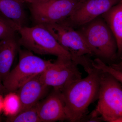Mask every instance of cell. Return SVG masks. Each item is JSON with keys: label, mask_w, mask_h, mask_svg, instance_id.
Segmentation results:
<instances>
[{"label": "cell", "mask_w": 122, "mask_h": 122, "mask_svg": "<svg viewBox=\"0 0 122 122\" xmlns=\"http://www.w3.org/2000/svg\"><path fill=\"white\" fill-rule=\"evenodd\" d=\"M101 73V70L94 67L86 77L72 81L61 90L68 121L81 122L89 106L98 99Z\"/></svg>", "instance_id": "6da1fadb"}, {"label": "cell", "mask_w": 122, "mask_h": 122, "mask_svg": "<svg viewBox=\"0 0 122 122\" xmlns=\"http://www.w3.org/2000/svg\"><path fill=\"white\" fill-rule=\"evenodd\" d=\"M95 55L106 63L117 57V42L108 25L100 16L78 28Z\"/></svg>", "instance_id": "7a4b0ae2"}, {"label": "cell", "mask_w": 122, "mask_h": 122, "mask_svg": "<svg viewBox=\"0 0 122 122\" xmlns=\"http://www.w3.org/2000/svg\"><path fill=\"white\" fill-rule=\"evenodd\" d=\"M44 25L60 45L69 52L72 60L81 66L85 71L90 70L91 59L88 56L93 55V54L78 30L62 22Z\"/></svg>", "instance_id": "3957f363"}, {"label": "cell", "mask_w": 122, "mask_h": 122, "mask_svg": "<svg viewBox=\"0 0 122 122\" xmlns=\"http://www.w3.org/2000/svg\"><path fill=\"white\" fill-rule=\"evenodd\" d=\"M98 102L95 110L103 121L122 122V86L111 75L101 70Z\"/></svg>", "instance_id": "277c9868"}, {"label": "cell", "mask_w": 122, "mask_h": 122, "mask_svg": "<svg viewBox=\"0 0 122 122\" xmlns=\"http://www.w3.org/2000/svg\"><path fill=\"white\" fill-rule=\"evenodd\" d=\"M17 32L20 36L18 39L20 46L28 50L38 54L50 55L58 58L71 59L69 52L43 25L23 26Z\"/></svg>", "instance_id": "5b68a950"}, {"label": "cell", "mask_w": 122, "mask_h": 122, "mask_svg": "<svg viewBox=\"0 0 122 122\" xmlns=\"http://www.w3.org/2000/svg\"><path fill=\"white\" fill-rule=\"evenodd\" d=\"M19 61L3 81L8 92H16L23 84L35 76L41 74L52 62L36 56L27 49H19Z\"/></svg>", "instance_id": "8992f818"}, {"label": "cell", "mask_w": 122, "mask_h": 122, "mask_svg": "<svg viewBox=\"0 0 122 122\" xmlns=\"http://www.w3.org/2000/svg\"><path fill=\"white\" fill-rule=\"evenodd\" d=\"M81 0H44L29 4L35 25H46L63 21L72 14Z\"/></svg>", "instance_id": "52a82bcc"}, {"label": "cell", "mask_w": 122, "mask_h": 122, "mask_svg": "<svg viewBox=\"0 0 122 122\" xmlns=\"http://www.w3.org/2000/svg\"><path fill=\"white\" fill-rule=\"evenodd\" d=\"M78 65L71 59L57 58L40 74V79L46 86L61 90L69 82L82 78Z\"/></svg>", "instance_id": "ba28073f"}, {"label": "cell", "mask_w": 122, "mask_h": 122, "mask_svg": "<svg viewBox=\"0 0 122 122\" xmlns=\"http://www.w3.org/2000/svg\"><path fill=\"white\" fill-rule=\"evenodd\" d=\"M121 0H81L69 16L62 22L79 28L102 16Z\"/></svg>", "instance_id": "9c48e42d"}, {"label": "cell", "mask_w": 122, "mask_h": 122, "mask_svg": "<svg viewBox=\"0 0 122 122\" xmlns=\"http://www.w3.org/2000/svg\"><path fill=\"white\" fill-rule=\"evenodd\" d=\"M36 107L41 122L67 120L65 102L60 90L53 89L45 99L38 103Z\"/></svg>", "instance_id": "30bf717a"}, {"label": "cell", "mask_w": 122, "mask_h": 122, "mask_svg": "<svg viewBox=\"0 0 122 122\" xmlns=\"http://www.w3.org/2000/svg\"><path fill=\"white\" fill-rule=\"evenodd\" d=\"M40 75L27 81L16 91L21 102L20 112L36 105L47 93L49 87L41 81Z\"/></svg>", "instance_id": "8fae6325"}, {"label": "cell", "mask_w": 122, "mask_h": 122, "mask_svg": "<svg viewBox=\"0 0 122 122\" xmlns=\"http://www.w3.org/2000/svg\"><path fill=\"white\" fill-rule=\"evenodd\" d=\"M21 0H0V15L10 22L18 32L26 26L27 16Z\"/></svg>", "instance_id": "7c38bea8"}, {"label": "cell", "mask_w": 122, "mask_h": 122, "mask_svg": "<svg viewBox=\"0 0 122 122\" xmlns=\"http://www.w3.org/2000/svg\"><path fill=\"white\" fill-rule=\"evenodd\" d=\"M20 46L16 36L0 41V76L2 82L11 71Z\"/></svg>", "instance_id": "4fadbf2b"}, {"label": "cell", "mask_w": 122, "mask_h": 122, "mask_svg": "<svg viewBox=\"0 0 122 122\" xmlns=\"http://www.w3.org/2000/svg\"><path fill=\"white\" fill-rule=\"evenodd\" d=\"M101 16L108 25L115 38L117 46V57L122 58V0Z\"/></svg>", "instance_id": "5bb4252c"}, {"label": "cell", "mask_w": 122, "mask_h": 122, "mask_svg": "<svg viewBox=\"0 0 122 122\" xmlns=\"http://www.w3.org/2000/svg\"><path fill=\"white\" fill-rule=\"evenodd\" d=\"M21 109V102L16 92H9L4 98L2 111L5 115L9 117L15 116Z\"/></svg>", "instance_id": "9a60e30c"}, {"label": "cell", "mask_w": 122, "mask_h": 122, "mask_svg": "<svg viewBox=\"0 0 122 122\" xmlns=\"http://www.w3.org/2000/svg\"><path fill=\"white\" fill-rule=\"evenodd\" d=\"M36 105L30 108L21 112L15 116L9 117L7 122H41L38 114Z\"/></svg>", "instance_id": "2e32d148"}, {"label": "cell", "mask_w": 122, "mask_h": 122, "mask_svg": "<svg viewBox=\"0 0 122 122\" xmlns=\"http://www.w3.org/2000/svg\"><path fill=\"white\" fill-rule=\"evenodd\" d=\"M93 66L111 75L122 85V72L115 69L110 66L107 65L99 58H95L92 61Z\"/></svg>", "instance_id": "e0dca14e"}, {"label": "cell", "mask_w": 122, "mask_h": 122, "mask_svg": "<svg viewBox=\"0 0 122 122\" xmlns=\"http://www.w3.org/2000/svg\"><path fill=\"white\" fill-rule=\"evenodd\" d=\"M16 30L5 18L0 15V41L16 36Z\"/></svg>", "instance_id": "ac0fdd59"}, {"label": "cell", "mask_w": 122, "mask_h": 122, "mask_svg": "<svg viewBox=\"0 0 122 122\" xmlns=\"http://www.w3.org/2000/svg\"><path fill=\"white\" fill-rule=\"evenodd\" d=\"M121 59V61L118 63H112L110 66L115 69L117 70L122 72V57Z\"/></svg>", "instance_id": "d6986e66"}, {"label": "cell", "mask_w": 122, "mask_h": 122, "mask_svg": "<svg viewBox=\"0 0 122 122\" xmlns=\"http://www.w3.org/2000/svg\"><path fill=\"white\" fill-rule=\"evenodd\" d=\"M4 98L1 94H0V113L3 110Z\"/></svg>", "instance_id": "ffe728a7"}, {"label": "cell", "mask_w": 122, "mask_h": 122, "mask_svg": "<svg viewBox=\"0 0 122 122\" xmlns=\"http://www.w3.org/2000/svg\"><path fill=\"white\" fill-rule=\"evenodd\" d=\"M24 3H27L28 4L35 3V2H39L44 0H21Z\"/></svg>", "instance_id": "44dd1931"}, {"label": "cell", "mask_w": 122, "mask_h": 122, "mask_svg": "<svg viewBox=\"0 0 122 122\" xmlns=\"http://www.w3.org/2000/svg\"><path fill=\"white\" fill-rule=\"evenodd\" d=\"M2 81L1 78L0 76V94H2L5 90L4 87L3 86V83H2Z\"/></svg>", "instance_id": "7402d4cb"}]
</instances>
